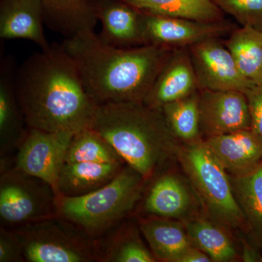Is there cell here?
<instances>
[{"label":"cell","instance_id":"obj_28","mask_svg":"<svg viewBox=\"0 0 262 262\" xmlns=\"http://www.w3.org/2000/svg\"><path fill=\"white\" fill-rule=\"evenodd\" d=\"M226 14L241 27H251L262 32V0H213Z\"/></svg>","mask_w":262,"mask_h":262},{"label":"cell","instance_id":"obj_15","mask_svg":"<svg viewBox=\"0 0 262 262\" xmlns=\"http://www.w3.org/2000/svg\"><path fill=\"white\" fill-rule=\"evenodd\" d=\"M229 176H239L262 162V140L251 129L203 139Z\"/></svg>","mask_w":262,"mask_h":262},{"label":"cell","instance_id":"obj_16","mask_svg":"<svg viewBox=\"0 0 262 262\" xmlns=\"http://www.w3.org/2000/svg\"><path fill=\"white\" fill-rule=\"evenodd\" d=\"M42 0H1L0 38L27 39L40 49L51 46L46 37Z\"/></svg>","mask_w":262,"mask_h":262},{"label":"cell","instance_id":"obj_18","mask_svg":"<svg viewBox=\"0 0 262 262\" xmlns=\"http://www.w3.org/2000/svg\"><path fill=\"white\" fill-rule=\"evenodd\" d=\"M139 227L156 259L178 262L193 244L183 221L149 215L139 222Z\"/></svg>","mask_w":262,"mask_h":262},{"label":"cell","instance_id":"obj_31","mask_svg":"<svg viewBox=\"0 0 262 262\" xmlns=\"http://www.w3.org/2000/svg\"><path fill=\"white\" fill-rule=\"evenodd\" d=\"M211 258L199 248L192 246L183 254L178 262H209Z\"/></svg>","mask_w":262,"mask_h":262},{"label":"cell","instance_id":"obj_1","mask_svg":"<svg viewBox=\"0 0 262 262\" xmlns=\"http://www.w3.org/2000/svg\"><path fill=\"white\" fill-rule=\"evenodd\" d=\"M15 85L28 128L75 134L92 126L97 104L62 44L25 60L15 71Z\"/></svg>","mask_w":262,"mask_h":262},{"label":"cell","instance_id":"obj_25","mask_svg":"<svg viewBox=\"0 0 262 262\" xmlns=\"http://www.w3.org/2000/svg\"><path fill=\"white\" fill-rule=\"evenodd\" d=\"M170 130L180 142L203 139L201 130L200 91L164 105L161 108Z\"/></svg>","mask_w":262,"mask_h":262},{"label":"cell","instance_id":"obj_22","mask_svg":"<svg viewBox=\"0 0 262 262\" xmlns=\"http://www.w3.org/2000/svg\"><path fill=\"white\" fill-rule=\"evenodd\" d=\"M224 40L242 75L253 84L262 82V32L236 27Z\"/></svg>","mask_w":262,"mask_h":262},{"label":"cell","instance_id":"obj_8","mask_svg":"<svg viewBox=\"0 0 262 262\" xmlns=\"http://www.w3.org/2000/svg\"><path fill=\"white\" fill-rule=\"evenodd\" d=\"M74 134L28 128L18 146L15 168L48 183L58 196V178Z\"/></svg>","mask_w":262,"mask_h":262},{"label":"cell","instance_id":"obj_12","mask_svg":"<svg viewBox=\"0 0 262 262\" xmlns=\"http://www.w3.org/2000/svg\"><path fill=\"white\" fill-rule=\"evenodd\" d=\"M201 203L189 180L173 172L160 175L144 200L146 214L184 221L196 215Z\"/></svg>","mask_w":262,"mask_h":262},{"label":"cell","instance_id":"obj_23","mask_svg":"<svg viewBox=\"0 0 262 262\" xmlns=\"http://www.w3.org/2000/svg\"><path fill=\"white\" fill-rule=\"evenodd\" d=\"M145 13L215 23L225 20V13L213 0H124Z\"/></svg>","mask_w":262,"mask_h":262},{"label":"cell","instance_id":"obj_14","mask_svg":"<svg viewBox=\"0 0 262 262\" xmlns=\"http://www.w3.org/2000/svg\"><path fill=\"white\" fill-rule=\"evenodd\" d=\"M200 91L189 48L172 51L168 61L155 80L144 103L160 108Z\"/></svg>","mask_w":262,"mask_h":262},{"label":"cell","instance_id":"obj_7","mask_svg":"<svg viewBox=\"0 0 262 262\" xmlns=\"http://www.w3.org/2000/svg\"><path fill=\"white\" fill-rule=\"evenodd\" d=\"M57 218L13 228L21 241L25 261H100L98 248L62 227Z\"/></svg>","mask_w":262,"mask_h":262},{"label":"cell","instance_id":"obj_6","mask_svg":"<svg viewBox=\"0 0 262 262\" xmlns=\"http://www.w3.org/2000/svg\"><path fill=\"white\" fill-rule=\"evenodd\" d=\"M57 196L51 185L16 168L3 169L0 179V218L16 228L58 217Z\"/></svg>","mask_w":262,"mask_h":262},{"label":"cell","instance_id":"obj_13","mask_svg":"<svg viewBox=\"0 0 262 262\" xmlns=\"http://www.w3.org/2000/svg\"><path fill=\"white\" fill-rule=\"evenodd\" d=\"M91 5L101 24L98 37L110 46L133 48L145 46L142 11L124 0H96Z\"/></svg>","mask_w":262,"mask_h":262},{"label":"cell","instance_id":"obj_2","mask_svg":"<svg viewBox=\"0 0 262 262\" xmlns=\"http://www.w3.org/2000/svg\"><path fill=\"white\" fill-rule=\"evenodd\" d=\"M75 61L88 94L96 104L144 102L172 49L106 44L94 29H84L61 43Z\"/></svg>","mask_w":262,"mask_h":262},{"label":"cell","instance_id":"obj_20","mask_svg":"<svg viewBox=\"0 0 262 262\" xmlns=\"http://www.w3.org/2000/svg\"><path fill=\"white\" fill-rule=\"evenodd\" d=\"M183 222L193 246L206 253L211 261L228 262L237 259L238 253L225 227L209 217L198 215Z\"/></svg>","mask_w":262,"mask_h":262},{"label":"cell","instance_id":"obj_4","mask_svg":"<svg viewBox=\"0 0 262 262\" xmlns=\"http://www.w3.org/2000/svg\"><path fill=\"white\" fill-rule=\"evenodd\" d=\"M146 182L140 173L124 165L115 179L94 192L58 196V217L91 237L101 234L134 211Z\"/></svg>","mask_w":262,"mask_h":262},{"label":"cell","instance_id":"obj_30","mask_svg":"<svg viewBox=\"0 0 262 262\" xmlns=\"http://www.w3.org/2000/svg\"><path fill=\"white\" fill-rule=\"evenodd\" d=\"M245 94L251 112L252 130L262 140V82L253 85Z\"/></svg>","mask_w":262,"mask_h":262},{"label":"cell","instance_id":"obj_24","mask_svg":"<svg viewBox=\"0 0 262 262\" xmlns=\"http://www.w3.org/2000/svg\"><path fill=\"white\" fill-rule=\"evenodd\" d=\"M229 177L246 225L262 237V162L247 173Z\"/></svg>","mask_w":262,"mask_h":262},{"label":"cell","instance_id":"obj_17","mask_svg":"<svg viewBox=\"0 0 262 262\" xmlns=\"http://www.w3.org/2000/svg\"><path fill=\"white\" fill-rule=\"evenodd\" d=\"M14 60L2 58L0 66V149L1 155L18 148L27 130L15 85Z\"/></svg>","mask_w":262,"mask_h":262},{"label":"cell","instance_id":"obj_27","mask_svg":"<svg viewBox=\"0 0 262 262\" xmlns=\"http://www.w3.org/2000/svg\"><path fill=\"white\" fill-rule=\"evenodd\" d=\"M112 237L103 252L100 253V261L108 262L156 261L151 250L132 229H120Z\"/></svg>","mask_w":262,"mask_h":262},{"label":"cell","instance_id":"obj_9","mask_svg":"<svg viewBox=\"0 0 262 262\" xmlns=\"http://www.w3.org/2000/svg\"><path fill=\"white\" fill-rule=\"evenodd\" d=\"M143 35L149 46L177 49L212 38L227 37L236 26L228 20L206 23L142 12Z\"/></svg>","mask_w":262,"mask_h":262},{"label":"cell","instance_id":"obj_29","mask_svg":"<svg viewBox=\"0 0 262 262\" xmlns=\"http://www.w3.org/2000/svg\"><path fill=\"white\" fill-rule=\"evenodd\" d=\"M25 261L21 241L14 229L1 228L0 262Z\"/></svg>","mask_w":262,"mask_h":262},{"label":"cell","instance_id":"obj_3","mask_svg":"<svg viewBox=\"0 0 262 262\" xmlns=\"http://www.w3.org/2000/svg\"><path fill=\"white\" fill-rule=\"evenodd\" d=\"M91 128L146 181L177 158L180 141L163 112L143 102L98 104Z\"/></svg>","mask_w":262,"mask_h":262},{"label":"cell","instance_id":"obj_5","mask_svg":"<svg viewBox=\"0 0 262 262\" xmlns=\"http://www.w3.org/2000/svg\"><path fill=\"white\" fill-rule=\"evenodd\" d=\"M177 159L207 216L227 229L244 228L247 226L234 196L229 173L203 139L181 142Z\"/></svg>","mask_w":262,"mask_h":262},{"label":"cell","instance_id":"obj_21","mask_svg":"<svg viewBox=\"0 0 262 262\" xmlns=\"http://www.w3.org/2000/svg\"><path fill=\"white\" fill-rule=\"evenodd\" d=\"M45 22L65 38L84 29H94L98 21L89 0H42Z\"/></svg>","mask_w":262,"mask_h":262},{"label":"cell","instance_id":"obj_19","mask_svg":"<svg viewBox=\"0 0 262 262\" xmlns=\"http://www.w3.org/2000/svg\"><path fill=\"white\" fill-rule=\"evenodd\" d=\"M123 167L122 163H64L58 178V196H79L94 192L115 179Z\"/></svg>","mask_w":262,"mask_h":262},{"label":"cell","instance_id":"obj_26","mask_svg":"<svg viewBox=\"0 0 262 262\" xmlns=\"http://www.w3.org/2000/svg\"><path fill=\"white\" fill-rule=\"evenodd\" d=\"M125 163L115 149L94 129L75 133L65 157V163Z\"/></svg>","mask_w":262,"mask_h":262},{"label":"cell","instance_id":"obj_10","mask_svg":"<svg viewBox=\"0 0 262 262\" xmlns=\"http://www.w3.org/2000/svg\"><path fill=\"white\" fill-rule=\"evenodd\" d=\"M189 48L200 90L237 91L253 87L241 73L222 38H212Z\"/></svg>","mask_w":262,"mask_h":262},{"label":"cell","instance_id":"obj_11","mask_svg":"<svg viewBox=\"0 0 262 262\" xmlns=\"http://www.w3.org/2000/svg\"><path fill=\"white\" fill-rule=\"evenodd\" d=\"M200 114L203 139L252 128L247 96L241 91L200 90Z\"/></svg>","mask_w":262,"mask_h":262}]
</instances>
